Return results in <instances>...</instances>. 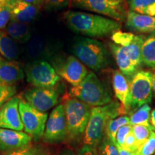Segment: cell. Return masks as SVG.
<instances>
[{
  "instance_id": "9a60e30c",
  "label": "cell",
  "mask_w": 155,
  "mask_h": 155,
  "mask_svg": "<svg viewBox=\"0 0 155 155\" xmlns=\"http://www.w3.org/2000/svg\"><path fill=\"white\" fill-rule=\"evenodd\" d=\"M32 138L25 131L0 128V151L9 152L28 146Z\"/></svg>"
},
{
  "instance_id": "484cf974",
  "label": "cell",
  "mask_w": 155,
  "mask_h": 155,
  "mask_svg": "<svg viewBox=\"0 0 155 155\" xmlns=\"http://www.w3.org/2000/svg\"><path fill=\"white\" fill-rule=\"evenodd\" d=\"M131 11L155 17V0H129Z\"/></svg>"
},
{
  "instance_id": "603a6c76",
  "label": "cell",
  "mask_w": 155,
  "mask_h": 155,
  "mask_svg": "<svg viewBox=\"0 0 155 155\" xmlns=\"http://www.w3.org/2000/svg\"><path fill=\"white\" fill-rule=\"evenodd\" d=\"M0 55L10 61L16 59L19 55L16 42L2 30H0Z\"/></svg>"
},
{
  "instance_id": "ffe728a7",
  "label": "cell",
  "mask_w": 155,
  "mask_h": 155,
  "mask_svg": "<svg viewBox=\"0 0 155 155\" xmlns=\"http://www.w3.org/2000/svg\"><path fill=\"white\" fill-rule=\"evenodd\" d=\"M110 47L116 59L119 71L129 82L133 75L137 73L138 68L133 63L127 51L123 47L115 43H110Z\"/></svg>"
},
{
  "instance_id": "ac0fdd59",
  "label": "cell",
  "mask_w": 155,
  "mask_h": 155,
  "mask_svg": "<svg viewBox=\"0 0 155 155\" xmlns=\"http://www.w3.org/2000/svg\"><path fill=\"white\" fill-rule=\"evenodd\" d=\"M112 81L115 96L125 111V113H127L131 109V104L130 84L129 81L119 71H114Z\"/></svg>"
},
{
  "instance_id": "7a4b0ae2",
  "label": "cell",
  "mask_w": 155,
  "mask_h": 155,
  "mask_svg": "<svg viewBox=\"0 0 155 155\" xmlns=\"http://www.w3.org/2000/svg\"><path fill=\"white\" fill-rule=\"evenodd\" d=\"M121 114H126L125 111L117 101H112L104 106L93 107L83 138V146L97 149L105 136L108 121Z\"/></svg>"
},
{
  "instance_id": "1f68e13d",
  "label": "cell",
  "mask_w": 155,
  "mask_h": 155,
  "mask_svg": "<svg viewBox=\"0 0 155 155\" xmlns=\"http://www.w3.org/2000/svg\"><path fill=\"white\" fill-rule=\"evenodd\" d=\"M124 147L131 152L135 153V154L138 155L139 154V152H140L141 150V147H139L138 143H137V139H136L132 131H131V132L127 136V137H126Z\"/></svg>"
},
{
  "instance_id": "ba28073f",
  "label": "cell",
  "mask_w": 155,
  "mask_h": 155,
  "mask_svg": "<svg viewBox=\"0 0 155 155\" xmlns=\"http://www.w3.org/2000/svg\"><path fill=\"white\" fill-rule=\"evenodd\" d=\"M152 73L137 71L129 81L131 96V109H137L152 102L153 96Z\"/></svg>"
},
{
  "instance_id": "ee69618b",
  "label": "cell",
  "mask_w": 155,
  "mask_h": 155,
  "mask_svg": "<svg viewBox=\"0 0 155 155\" xmlns=\"http://www.w3.org/2000/svg\"><path fill=\"white\" fill-rule=\"evenodd\" d=\"M1 58H1V56H0V59H1Z\"/></svg>"
},
{
  "instance_id": "8fae6325",
  "label": "cell",
  "mask_w": 155,
  "mask_h": 155,
  "mask_svg": "<svg viewBox=\"0 0 155 155\" xmlns=\"http://www.w3.org/2000/svg\"><path fill=\"white\" fill-rule=\"evenodd\" d=\"M78 7L106 15L116 21H123L127 14L121 0H74Z\"/></svg>"
},
{
  "instance_id": "6da1fadb",
  "label": "cell",
  "mask_w": 155,
  "mask_h": 155,
  "mask_svg": "<svg viewBox=\"0 0 155 155\" xmlns=\"http://www.w3.org/2000/svg\"><path fill=\"white\" fill-rule=\"evenodd\" d=\"M64 18L71 30L91 38L112 35L121 28V24L114 19L83 12L68 11Z\"/></svg>"
},
{
  "instance_id": "7c38bea8",
  "label": "cell",
  "mask_w": 155,
  "mask_h": 155,
  "mask_svg": "<svg viewBox=\"0 0 155 155\" xmlns=\"http://www.w3.org/2000/svg\"><path fill=\"white\" fill-rule=\"evenodd\" d=\"M59 92L55 88H33L28 89L23 94L25 101L39 111L46 113L55 107L59 102Z\"/></svg>"
},
{
  "instance_id": "b9f144b4",
  "label": "cell",
  "mask_w": 155,
  "mask_h": 155,
  "mask_svg": "<svg viewBox=\"0 0 155 155\" xmlns=\"http://www.w3.org/2000/svg\"><path fill=\"white\" fill-rule=\"evenodd\" d=\"M152 89H153V94L155 97V73L153 75V81H152Z\"/></svg>"
},
{
  "instance_id": "d6986e66",
  "label": "cell",
  "mask_w": 155,
  "mask_h": 155,
  "mask_svg": "<svg viewBox=\"0 0 155 155\" xmlns=\"http://www.w3.org/2000/svg\"><path fill=\"white\" fill-rule=\"evenodd\" d=\"M126 21L127 28L133 32L146 33L155 30V17L141 15L130 10L127 12Z\"/></svg>"
},
{
  "instance_id": "5b68a950",
  "label": "cell",
  "mask_w": 155,
  "mask_h": 155,
  "mask_svg": "<svg viewBox=\"0 0 155 155\" xmlns=\"http://www.w3.org/2000/svg\"><path fill=\"white\" fill-rule=\"evenodd\" d=\"M71 95L90 106H104L112 101L110 91L94 73H89L80 84L71 88Z\"/></svg>"
},
{
  "instance_id": "d4e9b609",
  "label": "cell",
  "mask_w": 155,
  "mask_h": 155,
  "mask_svg": "<svg viewBox=\"0 0 155 155\" xmlns=\"http://www.w3.org/2000/svg\"><path fill=\"white\" fill-rule=\"evenodd\" d=\"M151 107L149 104H144L137 108V111L129 117V124L131 126L144 125L151 127Z\"/></svg>"
},
{
  "instance_id": "5bb4252c",
  "label": "cell",
  "mask_w": 155,
  "mask_h": 155,
  "mask_svg": "<svg viewBox=\"0 0 155 155\" xmlns=\"http://www.w3.org/2000/svg\"><path fill=\"white\" fill-rule=\"evenodd\" d=\"M19 97H12L0 108V128L19 131L24 130L19 111Z\"/></svg>"
},
{
  "instance_id": "f6af8a7d",
  "label": "cell",
  "mask_w": 155,
  "mask_h": 155,
  "mask_svg": "<svg viewBox=\"0 0 155 155\" xmlns=\"http://www.w3.org/2000/svg\"><path fill=\"white\" fill-rule=\"evenodd\" d=\"M121 1H122V2H123V1H124V0H121Z\"/></svg>"
},
{
  "instance_id": "60d3db41",
  "label": "cell",
  "mask_w": 155,
  "mask_h": 155,
  "mask_svg": "<svg viewBox=\"0 0 155 155\" xmlns=\"http://www.w3.org/2000/svg\"><path fill=\"white\" fill-rule=\"evenodd\" d=\"M58 155H75V154L72 150H68V149H65V150L61 151Z\"/></svg>"
},
{
  "instance_id": "f1b7e54d",
  "label": "cell",
  "mask_w": 155,
  "mask_h": 155,
  "mask_svg": "<svg viewBox=\"0 0 155 155\" xmlns=\"http://www.w3.org/2000/svg\"><path fill=\"white\" fill-rule=\"evenodd\" d=\"M152 131V128L144 125L132 126V132L141 149L150 138Z\"/></svg>"
},
{
  "instance_id": "f35d334b",
  "label": "cell",
  "mask_w": 155,
  "mask_h": 155,
  "mask_svg": "<svg viewBox=\"0 0 155 155\" xmlns=\"http://www.w3.org/2000/svg\"><path fill=\"white\" fill-rule=\"evenodd\" d=\"M150 124H151V126H152V130L155 132V108L151 111Z\"/></svg>"
},
{
  "instance_id": "8d00e7d4",
  "label": "cell",
  "mask_w": 155,
  "mask_h": 155,
  "mask_svg": "<svg viewBox=\"0 0 155 155\" xmlns=\"http://www.w3.org/2000/svg\"><path fill=\"white\" fill-rule=\"evenodd\" d=\"M78 155H98L97 149L87 146H83L82 148L78 152Z\"/></svg>"
},
{
  "instance_id": "4fadbf2b",
  "label": "cell",
  "mask_w": 155,
  "mask_h": 155,
  "mask_svg": "<svg viewBox=\"0 0 155 155\" xmlns=\"http://www.w3.org/2000/svg\"><path fill=\"white\" fill-rule=\"evenodd\" d=\"M114 43L121 46L127 50L133 63L139 68L142 63L141 48L144 42V36L117 31L111 35Z\"/></svg>"
},
{
  "instance_id": "d590c367",
  "label": "cell",
  "mask_w": 155,
  "mask_h": 155,
  "mask_svg": "<svg viewBox=\"0 0 155 155\" xmlns=\"http://www.w3.org/2000/svg\"><path fill=\"white\" fill-rule=\"evenodd\" d=\"M69 1L70 0H44V4L48 8H57L66 5Z\"/></svg>"
},
{
  "instance_id": "83f0119b",
  "label": "cell",
  "mask_w": 155,
  "mask_h": 155,
  "mask_svg": "<svg viewBox=\"0 0 155 155\" xmlns=\"http://www.w3.org/2000/svg\"><path fill=\"white\" fill-rule=\"evenodd\" d=\"M0 155H50V152L43 145L30 144L19 150L3 152Z\"/></svg>"
},
{
  "instance_id": "7402d4cb",
  "label": "cell",
  "mask_w": 155,
  "mask_h": 155,
  "mask_svg": "<svg viewBox=\"0 0 155 155\" xmlns=\"http://www.w3.org/2000/svg\"><path fill=\"white\" fill-rule=\"evenodd\" d=\"M141 61L147 66L155 68V30L144 37L141 48Z\"/></svg>"
},
{
  "instance_id": "836d02e7",
  "label": "cell",
  "mask_w": 155,
  "mask_h": 155,
  "mask_svg": "<svg viewBox=\"0 0 155 155\" xmlns=\"http://www.w3.org/2000/svg\"><path fill=\"white\" fill-rule=\"evenodd\" d=\"M11 21V11L8 2L0 7V30L5 28Z\"/></svg>"
},
{
  "instance_id": "52a82bcc",
  "label": "cell",
  "mask_w": 155,
  "mask_h": 155,
  "mask_svg": "<svg viewBox=\"0 0 155 155\" xmlns=\"http://www.w3.org/2000/svg\"><path fill=\"white\" fill-rule=\"evenodd\" d=\"M19 111L25 132L32 137L35 141L42 139L48 118V114L38 111L21 98L19 103Z\"/></svg>"
},
{
  "instance_id": "e0dca14e",
  "label": "cell",
  "mask_w": 155,
  "mask_h": 155,
  "mask_svg": "<svg viewBox=\"0 0 155 155\" xmlns=\"http://www.w3.org/2000/svg\"><path fill=\"white\" fill-rule=\"evenodd\" d=\"M25 73L19 63L15 61L0 59V83L7 86H14L22 81Z\"/></svg>"
},
{
  "instance_id": "e575fe53",
  "label": "cell",
  "mask_w": 155,
  "mask_h": 155,
  "mask_svg": "<svg viewBox=\"0 0 155 155\" xmlns=\"http://www.w3.org/2000/svg\"><path fill=\"white\" fill-rule=\"evenodd\" d=\"M132 131V126L130 124L124 125L118 130L116 136V142L120 146L124 147L127 136Z\"/></svg>"
},
{
  "instance_id": "4316f807",
  "label": "cell",
  "mask_w": 155,
  "mask_h": 155,
  "mask_svg": "<svg viewBox=\"0 0 155 155\" xmlns=\"http://www.w3.org/2000/svg\"><path fill=\"white\" fill-rule=\"evenodd\" d=\"M130 124H129V117L127 116H122L116 119H111L108 121L106 128L105 136L113 143L116 142V133L121 127L124 125Z\"/></svg>"
},
{
  "instance_id": "cb8c5ba5",
  "label": "cell",
  "mask_w": 155,
  "mask_h": 155,
  "mask_svg": "<svg viewBox=\"0 0 155 155\" xmlns=\"http://www.w3.org/2000/svg\"><path fill=\"white\" fill-rule=\"evenodd\" d=\"M49 52L46 40L41 37L31 38L27 47L28 55L31 58L45 57Z\"/></svg>"
},
{
  "instance_id": "7bdbcfd3",
  "label": "cell",
  "mask_w": 155,
  "mask_h": 155,
  "mask_svg": "<svg viewBox=\"0 0 155 155\" xmlns=\"http://www.w3.org/2000/svg\"><path fill=\"white\" fill-rule=\"evenodd\" d=\"M9 2V0H0V7L6 5Z\"/></svg>"
},
{
  "instance_id": "74e56055",
  "label": "cell",
  "mask_w": 155,
  "mask_h": 155,
  "mask_svg": "<svg viewBox=\"0 0 155 155\" xmlns=\"http://www.w3.org/2000/svg\"><path fill=\"white\" fill-rule=\"evenodd\" d=\"M114 144L116 145V148H117L119 155H138L135 154V153L130 152V151H129L128 150H127V149H125L124 147L120 146V145L118 144L116 142L114 143Z\"/></svg>"
},
{
  "instance_id": "f546056e",
  "label": "cell",
  "mask_w": 155,
  "mask_h": 155,
  "mask_svg": "<svg viewBox=\"0 0 155 155\" xmlns=\"http://www.w3.org/2000/svg\"><path fill=\"white\" fill-rule=\"evenodd\" d=\"M98 155H119L114 143L104 136V138L97 147Z\"/></svg>"
},
{
  "instance_id": "44dd1931",
  "label": "cell",
  "mask_w": 155,
  "mask_h": 155,
  "mask_svg": "<svg viewBox=\"0 0 155 155\" xmlns=\"http://www.w3.org/2000/svg\"><path fill=\"white\" fill-rule=\"evenodd\" d=\"M6 32L15 42L23 44L32 38V31L28 23L11 20L6 27Z\"/></svg>"
},
{
  "instance_id": "3957f363",
  "label": "cell",
  "mask_w": 155,
  "mask_h": 155,
  "mask_svg": "<svg viewBox=\"0 0 155 155\" xmlns=\"http://www.w3.org/2000/svg\"><path fill=\"white\" fill-rule=\"evenodd\" d=\"M71 52L83 65L95 71L105 68L110 63V54L101 42L88 38H77Z\"/></svg>"
},
{
  "instance_id": "8992f818",
  "label": "cell",
  "mask_w": 155,
  "mask_h": 155,
  "mask_svg": "<svg viewBox=\"0 0 155 155\" xmlns=\"http://www.w3.org/2000/svg\"><path fill=\"white\" fill-rule=\"evenodd\" d=\"M27 81L37 88H55L61 77L56 73L53 65L47 61H35L25 66Z\"/></svg>"
},
{
  "instance_id": "9c48e42d",
  "label": "cell",
  "mask_w": 155,
  "mask_h": 155,
  "mask_svg": "<svg viewBox=\"0 0 155 155\" xmlns=\"http://www.w3.org/2000/svg\"><path fill=\"white\" fill-rule=\"evenodd\" d=\"M53 67L57 74L73 87L80 84L88 74L85 65L73 55L57 58L53 61Z\"/></svg>"
},
{
  "instance_id": "277c9868",
  "label": "cell",
  "mask_w": 155,
  "mask_h": 155,
  "mask_svg": "<svg viewBox=\"0 0 155 155\" xmlns=\"http://www.w3.org/2000/svg\"><path fill=\"white\" fill-rule=\"evenodd\" d=\"M67 138L73 141L83 138L90 118L91 106L75 97L67 96L64 100Z\"/></svg>"
},
{
  "instance_id": "30bf717a",
  "label": "cell",
  "mask_w": 155,
  "mask_h": 155,
  "mask_svg": "<svg viewBox=\"0 0 155 155\" xmlns=\"http://www.w3.org/2000/svg\"><path fill=\"white\" fill-rule=\"evenodd\" d=\"M67 138V127L63 104L58 105L50 113L46 122L43 135L44 142L60 144Z\"/></svg>"
},
{
  "instance_id": "2e32d148",
  "label": "cell",
  "mask_w": 155,
  "mask_h": 155,
  "mask_svg": "<svg viewBox=\"0 0 155 155\" xmlns=\"http://www.w3.org/2000/svg\"><path fill=\"white\" fill-rule=\"evenodd\" d=\"M11 20L24 23L30 22L36 18L40 7L31 5L23 0H9Z\"/></svg>"
},
{
  "instance_id": "ab89813d",
  "label": "cell",
  "mask_w": 155,
  "mask_h": 155,
  "mask_svg": "<svg viewBox=\"0 0 155 155\" xmlns=\"http://www.w3.org/2000/svg\"><path fill=\"white\" fill-rule=\"evenodd\" d=\"M23 1L30 3L31 5L38 6V7H40L42 4H44V0H23Z\"/></svg>"
},
{
  "instance_id": "d6a6232c",
  "label": "cell",
  "mask_w": 155,
  "mask_h": 155,
  "mask_svg": "<svg viewBox=\"0 0 155 155\" xmlns=\"http://www.w3.org/2000/svg\"><path fill=\"white\" fill-rule=\"evenodd\" d=\"M155 152V132L151 133L150 138L141 147L139 155H152Z\"/></svg>"
},
{
  "instance_id": "4dcf8cb0",
  "label": "cell",
  "mask_w": 155,
  "mask_h": 155,
  "mask_svg": "<svg viewBox=\"0 0 155 155\" xmlns=\"http://www.w3.org/2000/svg\"><path fill=\"white\" fill-rule=\"evenodd\" d=\"M17 93L15 86H7L0 83V108L5 105Z\"/></svg>"
}]
</instances>
